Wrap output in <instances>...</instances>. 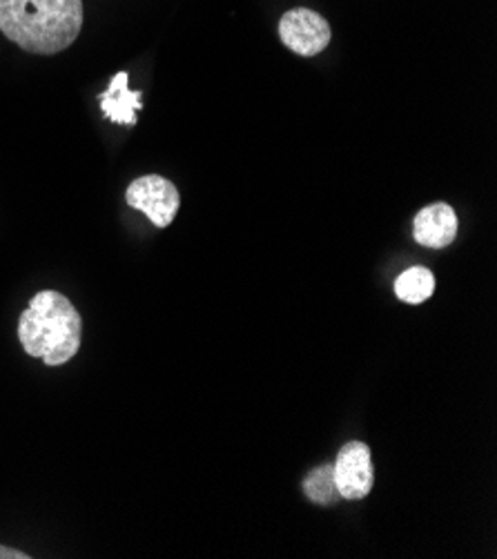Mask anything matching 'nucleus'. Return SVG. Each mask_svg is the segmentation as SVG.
<instances>
[{"label": "nucleus", "instance_id": "f257e3e1", "mask_svg": "<svg viewBox=\"0 0 497 559\" xmlns=\"http://www.w3.org/2000/svg\"><path fill=\"white\" fill-rule=\"evenodd\" d=\"M83 0H0V32L23 51L54 56L79 38Z\"/></svg>", "mask_w": 497, "mask_h": 559}, {"label": "nucleus", "instance_id": "f03ea898", "mask_svg": "<svg viewBox=\"0 0 497 559\" xmlns=\"http://www.w3.org/2000/svg\"><path fill=\"white\" fill-rule=\"evenodd\" d=\"M83 319L72 301L57 290H40L19 319L23 350L45 366H63L81 348Z\"/></svg>", "mask_w": 497, "mask_h": 559}, {"label": "nucleus", "instance_id": "7ed1b4c3", "mask_svg": "<svg viewBox=\"0 0 497 559\" xmlns=\"http://www.w3.org/2000/svg\"><path fill=\"white\" fill-rule=\"evenodd\" d=\"M126 203L143 212L152 226L163 230L177 218V212L181 207V194L170 179L158 175H145L128 186Z\"/></svg>", "mask_w": 497, "mask_h": 559}, {"label": "nucleus", "instance_id": "20e7f679", "mask_svg": "<svg viewBox=\"0 0 497 559\" xmlns=\"http://www.w3.org/2000/svg\"><path fill=\"white\" fill-rule=\"evenodd\" d=\"M282 43L304 59L321 53L333 38L328 21L310 8H293L280 21Z\"/></svg>", "mask_w": 497, "mask_h": 559}, {"label": "nucleus", "instance_id": "39448f33", "mask_svg": "<svg viewBox=\"0 0 497 559\" xmlns=\"http://www.w3.org/2000/svg\"><path fill=\"white\" fill-rule=\"evenodd\" d=\"M333 473H335V486L342 499H348V501L364 499L375 484L372 455L368 445L364 441L344 443L333 464Z\"/></svg>", "mask_w": 497, "mask_h": 559}, {"label": "nucleus", "instance_id": "423d86ee", "mask_svg": "<svg viewBox=\"0 0 497 559\" xmlns=\"http://www.w3.org/2000/svg\"><path fill=\"white\" fill-rule=\"evenodd\" d=\"M458 214L449 203H433L422 207L413 218V237L430 250L449 248L458 237Z\"/></svg>", "mask_w": 497, "mask_h": 559}, {"label": "nucleus", "instance_id": "0eeeda50", "mask_svg": "<svg viewBox=\"0 0 497 559\" xmlns=\"http://www.w3.org/2000/svg\"><path fill=\"white\" fill-rule=\"evenodd\" d=\"M98 103L107 121L132 128L139 123V111L143 109V92L130 90V74L119 72L109 81L107 90L98 94Z\"/></svg>", "mask_w": 497, "mask_h": 559}, {"label": "nucleus", "instance_id": "6e6552de", "mask_svg": "<svg viewBox=\"0 0 497 559\" xmlns=\"http://www.w3.org/2000/svg\"><path fill=\"white\" fill-rule=\"evenodd\" d=\"M433 293H435V276L424 265H413V267L404 270L395 282L398 299L409 306H419V304L428 301L433 297Z\"/></svg>", "mask_w": 497, "mask_h": 559}, {"label": "nucleus", "instance_id": "1a4fd4ad", "mask_svg": "<svg viewBox=\"0 0 497 559\" xmlns=\"http://www.w3.org/2000/svg\"><path fill=\"white\" fill-rule=\"evenodd\" d=\"M304 492L317 507H333L340 499L333 464H321L315 471H310L304 479Z\"/></svg>", "mask_w": 497, "mask_h": 559}, {"label": "nucleus", "instance_id": "9d476101", "mask_svg": "<svg viewBox=\"0 0 497 559\" xmlns=\"http://www.w3.org/2000/svg\"><path fill=\"white\" fill-rule=\"evenodd\" d=\"M32 555L23 552V550H16V548H10V546H3L0 544V559H29Z\"/></svg>", "mask_w": 497, "mask_h": 559}]
</instances>
